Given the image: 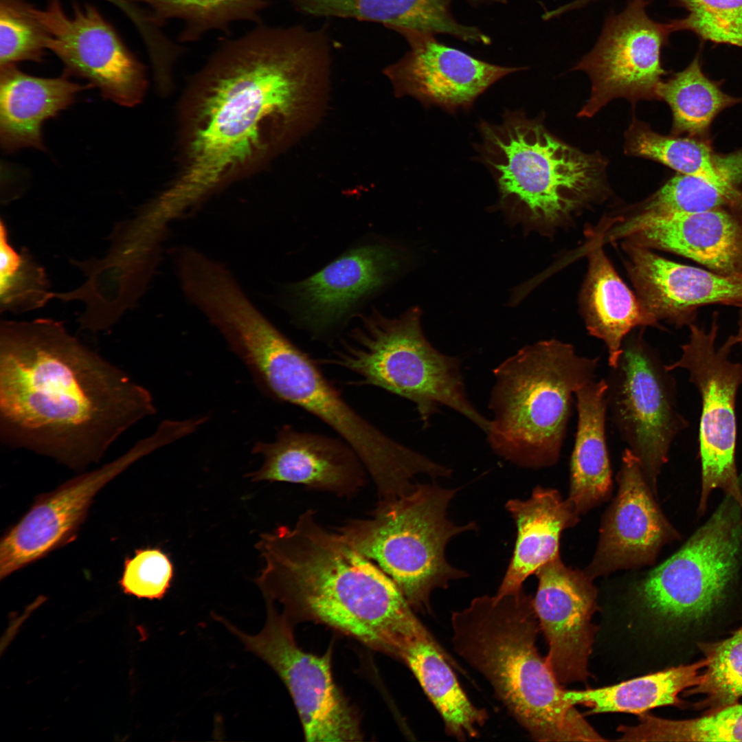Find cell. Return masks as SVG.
<instances>
[{"label":"cell","instance_id":"obj_3","mask_svg":"<svg viewBox=\"0 0 742 742\" xmlns=\"http://www.w3.org/2000/svg\"><path fill=\"white\" fill-rule=\"evenodd\" d=\"M256 547L264 566L255 582L291 622L322 623L395 657L428 632L394 582L313 510L260 535Z\"/></svg>","mask_w":742,"mask_h":742},{"label":"cell","instance_id":"obj_33","mask_svg":"<svg viewBox=\"0 0 742 742\" xmlns=\"http://www.w3.org/2000/svg\"><path fill=\"white\" fill-rule=\"evenodd\" d=\"M628 153L657 161L680 174L700 177L715 185L717 153L710 140L657 134L634 122L626 135Z\"/></svg>","mask_w":742,"mask_h":742},{"label":"cell","instance_id":"obj_5","mask_svg":"<svg viewBox=\"0 0 742 742\" xmlns=\"http://www.w3.org/2000/svg\"><path fill=\"white\" fill-rule=\"evenodd\" d=\"M479 159L492 173L499 208L528 230L550 232L603 189L605 164L554 137L539 120L506 111L502 122H481Z\"/></svg>","mask_w":742,"mask_h":742},{"label":"cell","instance_id":"obj_1","mask_svg":"<svg viewBox=\"0 0 742 742\" xmlns=\"http://www.w3.org/2000/svg\"><path fill=\"white\" fill-rule=\"evenodd\" d=\"M329 52L324 33L298 27H258L225 43L183 99L180 168L166 198L192 212L313 126L325 101Z\"/></svg>","mask_w":742,"mask_h":742},{"label":"cell","instance_id":"obj_11","mask_svg":"<svg viewBox=\"0 0 742 742\" xmlns=\"http://www.w3.org/2000/svg\"><path fill=\"white\" fill-rule=\"evenodd\" d=\"M671 372L639 333L625 337L605 379L607 412L654 493L672 442L688 425L677 409Z\"/></svg>","mask_w":742,"mask_h":742},{"label":"cell","instance_id":"obj_7","mask_svg":"<svg viewBox=\"0 0 742 742\" xmlns=\"http://www.w3.org/2000/svg\"><path fill=\"white\" fill-rule=\"evenodd\" d=\"M458 491L417 483L397 499L377 504L370 517L350 519L337 531L394 582L414 610L430 611L434 590L468 576L445 554L453 537L477 529L474 522L460 526L448 518Z\"/></svg>","mask_w":742,"mask_h":742},{"label":"cell","instance_id":"obj_36","mask_svg":"<svg viewBox=\"0 0 742 742\" xmlns=\"http://www.w3.org/2000/svg\"><path fill=\"white\" fill-rule=\"evenodd\" d=\"M701 649L708 663L699 683L688 693L704 695L700 704L709 708L708 712L737 704L742 697V629Z\"/></svg>","mask_w":742,"mask_h":742},{"label":"cell","instance_id":"obj_19","mask_svg":"<svg viewBox=\"0 0 742 742\" xmlns=\"http://www.w3.org/2000/svg\"><path fill=\"white\" fill-rule=\"evenodd\" d=\"M535 574L538 587L533 605L548 644L546 662L560 683L585 681L594 635V578L585 571L566 566L560 554Z\"/></svg>","mask_w":742,"mask_h":742},{"label":"cell","instance_id":"obj_6","mask_svg":"<svg viewBox=\"0 0 742 742\" xmlns=\"http://www.w3.org/2000/svg\"><path fill=\"white\" fill-rule=\"evenodd\" d=\"M598 357L552 339L520 349L493 372L486 434L501 457L527 468L559 460L578 390L594 381Z\"/></svg>","mask_w":742,"mask_h":742},{"label":"cell","instance_id":"obj_39","mask_svg":"<svg viewBox=\"0 0 742 742\" xmlns=\"http://www.w3.org/2000/svg\"><path fill=\"white\" fill-rule=\"evenodd\" d=\"M173 564L159 548H139L124 559L119 581L122 591L139 598H162L171 586Z\"/></svg>","mask_w":742,"mask_h":742},{"label":"cell","instance_id":"obj_16","mask_svg":"<svg viewBox=\"0 0 742 742\" xmlns=\"http://www.w3.org/2000/svg\"><path fill=\"white\" fill-rule=\"evenodd\" d=\"M31 10L66 76L87 80L118 104L141 102L146 89L144 67L95 6L76 3L69 14L59 0H49L43 9L32 5Z\"/></svg>","mask_w":742,"mask_h":742},{"label":"cell","instance_id":"obj_20","mask_svg":"<svg viewBox=\"0 0 742 742\" xmlns=\"http://www.w3.org/2000/svg\"><path fill=\"white\" fill-rule=\"evenodd\" d=\"M409 50L385 69L400 95H411L425 106L449 113L469 110L478 96L505 76L527 69L491 64L438 42L435 35L402 34Z\"/></svg>","mask_w":742,"mask_h":742},{"label":"cell","instance_id":"obj_14","mask_svg":"<svg viewBox=\"0 0 742 742\" xmlns=\"http://www.w3.org/2000/svg\"><path fill=\"white\" fill-rule=\"evenodd\" d=\"M172 441V431L159 425L152 435L113 461L38 495L28 511L1 537L0 578L75 540L96 494L136 461Z\"/></svg>","mask_w":742,"mask_h":742},{"label":"cell","instance_id":"obj_23","mask_svg":"<svg viewBox=\"0 0 742 742\" xmlns=\"http://www.w3.org/2000/svg\"><path fill=\"white\" fill-rule=\"evenodd\" d=\"M252 453L262 464L247 474L253 482H284L308 489L351 497L366 482V469L359 458L341 438L284 425L271 442L258 441Z\"/></svg>","mask_w":742,"mask_h":742},{"label":"cell","instance_id":"obj_40","mask_svg":"<svg viewBox=\"0 0 742 742\" xmlns=\"http://www.w3.org/2000/svg\"><path fill=\"white\" fill-rule=\"evenodd\" d=\"M735 335L737 337V344H739L742 348V309H741V311H739L738 319V332Z\"/></svg>","mask_w":742,"mask_h":742},{"label":"cell","instance_id":"obj_15","mask_svg":"<svg viewBox=\"0 0 742 742\" xmlns=\"http://www.w3.org/2000/svg\"><path fill=\"white\" fill-rule=\"evenodd\" d=\"M410 258L407 249L386 240L349 249L315 274L285 286L297 324L317 337L340 329L363 302L403 273Z\"/></svg>","mask_w":742,"mask_h":742},{"label":"cell","instance_id":"obj_21","mask_svg":"<svg viewBox=\"0 0 742 742\" xmlns=\"http://www.w3.org/2000/svg\"><path fill=\"white\" fill-rule=\"evenodd\" d=\"M623 249L638 299L657 323L689 326L698 309L710 304L742 309V278L675 262L629 241Z\"/></svg>","mask_w":742,"mask_h":742},{"label":"cell","instance_id":"obj_17","mask_svg":"<svg viewBox=\"0 0 742 742\" xmlns=\"http://www.w3.org/2000/svg\"><path fill=\"white\" fill-rule=\"evenodd\" d=\"M646 0H631L623 11L606 20L594 48L573 68L587 73L591 95L578 115L591 117L612 99L657 98L665 74L660 52L671 24L652 20Z\"/></svg>","mask_w":742,"mask_h":742},{"label":"cell","instance_id":"obj_24","mask_svg":"<svg viewBox=\"0 0 742 742\" xmlns=\"http://www.w3.org/2000/svg\"><path fill=\"white\" fill-rule=\"evenodd\" d=\"M506 508L516 525L513 556L495 594L517 593L539 567L559 554L562 532L575 526L579 514L555 489L535 487L525 500L512 499Z\"/></svg>","mask_w":742,"mask_h":742},{"label":"cell","instance_id":"obj_9","mask_svg":"<svg viewBox=\"0 0 742 742\" xmlns=\"http://www.w3.org/2000/svg\"><path fill=\"white\" fill-rule=\"evenodd\" d=\"M318 365L289 339L260 390L277 401L302 409L335 431L359 458L379 499L406 492L418 475L428 471V458L396 441L355 410Z\"/></svg>","mask_w":742,"mask_h":742},{"label":"cell","instance_id":"obj_18","mask_svg":"<svg viewBox=\"0 0 742 742\" xmlns=\"http://www.w3.org/2000/svg\"><path fill=\"white\" fill-rule=\"evenodd\" d=\"M617 480L618 493L605 513L596 550L585 570L593 578L652 564L664 545L679 537L628 448L622 453Z\"/></svg>","mask_w":742,"mask_h":742},{"label":"cell","instance_id":"obj_31","mask_svg":"<svg viewBox=\"0 0 742 742\" xmlns=\"http://www.w3.org/2000/svg\"><path fill=\"white\" fill-rule=\"evenodd\" d=\"M657 99L664 100L673 113L675 135L710 140V127L724 109L742 102L741 98L724 93L720 84L702 71L696 57L684 70L657 87Z\"/></svg>","mask_w":742,"mask_h":742},{"label":"cell","instance_id":"obj_34","mask_svg":"<svg viewBox=\"0 0 742 742\" xmlns=\"http://www.w3.org/2000/svg\"><path fill=\"white\" fill-rule=\"evenodd\" d=\"M147 5L149 19L159 25L170 19L186 23L182 39L197 38L214 29L225 30L238 20H258L265 0H133Z\"/></svg>","mask_w":742,"mask_h":742},{"label":"cell","instance_id":"obj_32","mask_svg":"<svg viewBox=\"0 0 742 742\" xmlns=\"http://www.w3.org/2000/svg\"><path fill=\"white\" fill-rule=\"evenodd\" d=\"M621 741H742V704L688 720L662 719L647 712L634 726H621Z\"/></svg>","mask_w":742,"mask_h":742},{"label":"cell","instance_id":"obj_28","mask_svg":"<svg viewBox=\"0 0 742 742\" xmlns=\"http://www.w3.org/2000/svg\"><path fill=\"white\" fill-rule=\"evenodd\" d=\"M607 389L605 379L594 380L575 393L578 423L567 499L579 515L607 499L612 491L605 428Z\"/></svg>","mask_w":742,"mask_h":742},{"label":"cell","instance_id":"obj_13","mask_svg":"<svg viewBox=\"0 0 742 742\" xmlns=\"http://www.w3.org/2000/svg\"><path fill=\"white\" fill-rule=\"evenodd\" d=\"M267 605V622L256 635L246 634L220 619L280 677L293 699L306 741L361 740L357 715L333 678L331 649L322 655L303 651L295 640L291 622L273 604Z\"/></svg>","mask_w":742,"mask_h":742},{"label":"cell","instance_id":"obj_25","mask_svg":"<svg viewBox=\"0 0 742 742\" xmlns=\"http://www.w3.org/2000/svg\"><path fill=\"white\" fill-rule=\"evenodd\" d=\"M85 87L66 75L41 78L26 74L15 65L1 67L0 142L7 153L23 148L44 150L42 126L74 101Z\"/></svg>","mask_w":742,"mask_h":742},{"label":"cell","instance_id":"obj_12","mask_svg":"<svg viewBox=\"0 0 742 742\" xmlns=\"http://www.w3.org/2000/svg\"><path fill=\"white\" fill-rule=\"evenodd\" d=\"M690 337L682 346L678 360L666 364L669 371L683 368L701 397L699 426V456L701 464V492L697 512L704 515L712 493L721 490L724 495L742 505V487L735 462L737 423L735 401L742 384V363L732 362L729 355L737 345L730 335L719 347L716 346L719 330L718 314L712 315L710 330L692 324Z\"/></svg>","mask_w":742,"mask_h":742},{"label":"cell","instance_id":"obj_4","mask_svg":"<svg viewBox=\"0 0 742 742\" xmlns=\"http://www.w3.org/2000/svg\"><path fill=\"white\" fill-rule=\"evenodd\" d=\"M452 644L538 741H604L574 705L536 647L533 598L523 589L484 595L452 613Z\"/></svg>","mask_w":742,"mask_h":742},{"label":"cell","instance_id":"obj_30","mask_svg":"<svg viewBox=\"0 0 742 742\" xmlns=\"http://www.w3.org/2000/svg\"><path fill=\"white\" fill-rule=\"evenodd\" d=\"M705 658L690 664L679 665L656 673L598 688L565 691L571 704L589 708L590 713L627 712L641 715L664 706H679L678 695L697 686Z\"/></svg>","mask_w":742,"mask_h":742},{"label":"cell","instance_id":"obj_26","mask_svg":"<svg viewBox=\"0 0 742 742\" xmlns=\"http://www.w3.org/2000/svg\"><path fill=\"white\" fill-rule=\"evenodd\" d=\"M300 11L316 16L351 18L382 23L401 34H443L470 43L489 45L491 38L453 17V0H289ZM473 7L506 0H465Z\"/></svg>","mask_w":742,"mask_h":742},{"label":"cell","instance_id":"obj_29","mask_svg":"<svg viewBox=\"0 0 742 742\" xmlns=\"http://www.w3.org/2000/svg\"><path fill=\"white\" fill-rule=\"evenodd\" d=\"M398 658L416 677L440 715L445 732L460 741L476 737L488 719V713L475 706L461 687L450 665L453 659L427 633L410 638Z\"/></svg>","mask_w":742,"mask_h":742},{"label":"cell","instance_id":"obj_35","mask_svg":"<svg viewBox=\"0 0 742 742\" xmlns=\"http://www.w3.org/2000/svg\"><path fill=\"white\" fill-rule=\"evenodd\" d=\"M45 271L26 248L16 252L9 244L6 227L0 226V308L24 313L43 306L53 297Z\"/></svg>","mask_w":742,"mask_h":742},{"label":"cell","instance_id":"obj_41","mask_svg":"<svg viewBox=\"0 0 742 742\" xmlns=\"http://www.w3.org/2000/svg\"><path fill=\"white\" fill-rule=\"evenodd\" d=\"M594 1H597V0H594Z\"/></svg>","mask_w":742,"mask_h":742},{"label":"cell","instance_id":"obj_10","mask_svg":"<svg viewBox=\"0 0 742 742\" xmlns=\"http://www.w3.org/2000/svg\"><path fill=\"white\" fill-rule=\"evenodd\" d=\"M741 552L742 505L725 495L682 548L638 583V598L665 620L702 618L723 598Z\"/></svg>","mask_w":742,"mask_h":742},{"label":"cell","instance_id":"obj_37","mask_svg":"<svg viewBox=\"0 0 742 742\" xmlns=\"http://www.w3.org/2000/svg\"><path fill=\"white\" fill-rule=\"evenodd\" d=\"M23 0H0V66L21 61L41 62L46 33Z\"/></svg>","mask_w":742,"mask_h":742},{"label":"cell","instance_id":"obj_2","mask_svg":"<svg viewBox=\"0 0 742 742\" xmlns=\"http://www.w3.org/2000/svg\"><path fill=\"white\" fill-rule=\"evenodd\" d=\"M150 392L60 322L0 324V440L71 469L153 415Z\"/></svg>","mask_w":742,"mask_h":742},{"label":"cell","instance_id":"obj_22","mask_svg":"<svg viewBox=\"0 0 742 742\" xmlns=\"http://www.w3.org/2000/svg\"><path fill=\"white\" fill-rule=\"evenodd\" d=\"M613 236L690 259L725 276L742 278V215L727 210L635 215Z\"/></svg>","mask_w":742,"mask_h":742},{"label":"cell","instance_id":"obj_8","mask_svg":"<svg viewBox=\"0 0 742 742\" xmlns=\"http://www.w3.org/2000/svg\"><path fill=\"white\" fill-rule=\"evenodd\" d=\"M421 311L413 307L390 318L373 309L361 316L349 340L319 363L356 374L359 385H372L412 402L424 425L437 407L456 411L487 432L489 420L470 403L458 358L437 350L421 327Z\"/></svg>","mask_w":742,"mask_h":742},{"label":"cell","instance_id":"obj_27","mask_svg":"<svg viewBox=\"0 0 742 742\" xmlns=\"http://www.w3.org/2000/svg\"><path fill=\"white\" fill-rule=\"evenodd\" d=\"M588 260L581 295L582 314L589 334L605 343L608 365L613 368L631 330L659 324L618 276L600 244L592 249Z\"/></svg>","mask_w":742,"mask_h":742},{"label":"cell","instance_id":"obj_38","mask_svg":"<svg viewBox=\"0 0 742 742\" xmlns=\"http://www.w3.org/2000/svg\"><path fill=\"white\" fill-rule=\"evenodd\" d=\"M688 11L671 23L673 31L691 30L704 39L742 47V0H677Z\"/></svg>","mask_w":742,"mask_h":742}]
</instances>
